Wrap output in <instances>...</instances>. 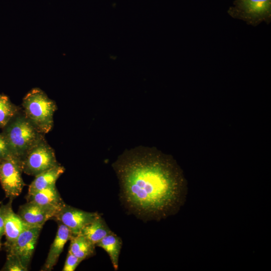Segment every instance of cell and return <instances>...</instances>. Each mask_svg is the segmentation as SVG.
I'll use <instances>...</instances> for the list:
<instances>
[{
  "label": "cell",
  "instance_id": "cell-13",
  "mask_svg": "<svg viewBox=\"0 0 271 271\" xmlns=\"http://www.w3.org/2000/svg\"><path fill=\"white\" fill-rule=\"evenodd\" d=\"M64 171V167L59 164L35 176L34 180L29 185L28 193L55 186L56 181Z\"/></svg>",
  "mask_w": 271,
  "mask_h": 271
},
{
  "label": "cell",
  "instance_id": "cell-1",
  "mask_svg": "<svg viewBox=\"0 0 271 271\" xmlns=\"http://www.w3.org/2000/svg\"><path fill=\"white\" fill-rule=\"evenodd\" d=\"M112 166L119 181V199L128 212L149 221L179 208L185 194L180 181L149 148L125 152Z\"/></svg>",
  "mask_w": 271,
  "mask_h": 271
},
{
  "label": "cell",
  "instance_id": "cell-2",
  "mask_svg": "<svg viewBox=\"0 0 271 271\" xmlns=\"http://www.w3.org/2000/svg\"><path fill=\"white\" fill-rule=\"evenodd\" d=\"M24 114L42 134L49 132L53 126V116L57 109L55 102L41 89L31 90L24 97Z\"/></svg>",
  "mask_w": 271,
  "mask_h": 271
},
{
  "label": "cell",
  "instance_id": "cell-6",
  "mask_svg": "<svg viewBox=\"0 0 271 271\" xmlns=\"http://www.w3.org/2000/svg\"><path fill=\"white\" fill-rule=\"evenodd\" d=\"M22 172L21 158L11 155L0 161V182L7 197L14 199L21 193L25 186Z\"/></svg>",
  "mask_w": 271,
  "mask_h": 271
},
{
  "label": "cell",
  "instance_id": "cell-16",
  "mask_svg": "<svg viewBox=\"0 0 271 271\" xmlns=\"http://www.w3.org/2000/svg\"><path fill=\"white\" fill-rule=\"evenodd\" d=\"M70 240L68 251L82 261L95 254V244L82 234L72 235Z\"/></svg>",
  "mask_w": 271,
  "mask_h": 271
},
{
  "label": "cell",
  "instance_id": "cell-5",
  "mask_svg": "<svg viewBox=\"0 0 271 271\" xmlns=\"http://www.w3.org/2000/svg\"><path fill=\"white\" fill-rule=\"evenodd\" d=\"M23 172L36 176L59 163L55 152L43 137L21 159Z\"/></svg>",
  "mask_w": 271,
  "mask_h": 271
},
{
  "label": "cell",
  "instance_id": "cell-17",
  "mask_svg": "<svg viewBox=\"0 0 271 271\" xmlns=\"http://www.w3.org/2000/svg\"><path fill=\"white\" fill-rule=\"evenodd\" d=\"M18 111L7 96L0 94V128L5 127Z\"/></svg>",
  "mask_w": 271,
  "mask_h": 271
},
{
  "label": "cell",
  "instance_id": "cell-9",
  "mask_svg": "<svg viewBox=\"0 0 271 271\" xmlns=\"http://www.w3.org/2000/svg\"><path fill=\"white\" fill-rule=\"evenodd\" d=\"M58 210L27 201L20 206L18 214L30 226H41L54 218Z\"/></svg>",
  "mask_w": 271,
  "mask_h": 271
},
{
  "label": "cell",
  "instance_id": "cell-20",
  "mask_svg": "<svg viewBox=\"0 0 271 271\" xmlns=\"http://www.w3.org/2000/svg\"><path fill=\"white\" fill-rule=\"evenodd\" d=\"M11 155H14L8 142L3 132L1 133H0V161Z\"/></svg>",
  "mask_w": 271,
  "mask_h": 271
},
{
  "label": "cell",
  "instance_id": "cell-4",
  "mask_svg": "<svg viewBox=\"0 0 271 271\" xmlns=\"http://www.w3.org/2000/svg\"><path fill=\"white\" fill-rule=\"evenodd\" d=\"M228 14L233 18L255 27L262 22L271 21V0H235Z\"/></svg>",
  "mask_w": 271,
  "mask_h": 271
},
{
  "label": "cell",
  "instance_id": "cell-21",
  "mask_svg": "<svg viewBox=\"0 0 271 271\" xmlns=\"http://www.w3.org/2000/svg\"><path fill=\"white\" fill-rule=\"evenodd\" d=\"M5 205L0 204V241L5 233Z\"/></svg>",
  "mask_w": 271,
  "mask_h": 271
},
{
  "label": "cell",
  "instance_id": "cell-14",
  "mask_svg": "<svg viewBox=\"0 0 271 271\" xmlns=\"http://www.w3.org/2000/svg\"><path fill=\"white\" fill-rule=\"evenodd\" d=\"M112 232L104 219L99 215L91 222L85 226L80 234L85 236L93 244H96Z\"/></svg>",
  "mask_w": 271,
  "mask_h": 271
},
{
  "label": "cell",
  "instance_id": "cell-8",
  "mask_svg": "<svg viewBox=\"0 0 271 271\" xmlns=\"http://www.w3.org/2000/svg\"><path fill=\"white\" fill-rule=\"evenodd\" d=\"M41 226H30L18 236L13 245L7 249V252L16 255L23 265L28 268L32 258Z\"/></svg>",
  "mask_w": 271,
  "mask_h": 271
},
{
  "label": "cell",
  "instance_id": "cell-3",
  "mask_svg": "<svg viewBox=\"0 0 271 271\" xmlns=\"http://www.w3.org/2000/svg\"><path fill=\"white\" fill-rule=\"evenodd\" d=\"M3 132L14 155L21 158L44 137L24 115L16 114Z\"/></svg>",
  "mask_w": 271,
  "mask_h": 271
},
{
  "label": "cell",
  "instance_id": "cell-15",
  "mask_svg": "<svg viewBox=\"0 0 271 271\" xmlns=\"http://www.w3.org/2000/svg\"><path fill=\"white\" fill-rule=\"evenodd\" d=\"M95 245L103 248L107 253L114 269L117 270L122 246L121 238L112 232L103 237Z\"/></svg>",
  "mask_w": 271,
  "mask_h": 271
},
{
  "label": "cell",
  "instance_id": "cell-7",
  "mask_svg": "<svg viewBox=\"0 0 271 271\" xmlns=\"http://www.w3.org/2000/svg\"><path fill=\"white\" fill-rule=\"evenodd\" d=\"M99 215L97 212L85 211L65 204L58 211L54 218L65 225L72 235H76L80 234L85 226Z\"/></svg>",
  "mask_w": 271,
  "mask_h": 271
},
{
  "label": "cell",
  "instance_id": "cell-11",
  "mask_svg": "<svg viewBox=\"0 0 271 271\" xmlns=\"http://www.w3.org/2000/svg\"><path fill=\"white\" fill-rule=\"evenodd\" d=\"M72 236L69 229L59 222L55 237L50 246L47 258L41 270L50 271L57 263L66 242Z\"/></svg>",
  "mask_w": 271,
  "mask_h": 271
},
{
  "label": "cell",
  "instance_id": "cell-10",
  "mask_svg": "<svg viewBox=\"0 0 271 271\" xmlns=\"http://www.w3.org/2000/svg\"><path fill=\"white\" fill-rule=\"evenodd\" d=\"M10 199L5 205V233L6 236L5 246L7 249L11 247L20 234L25 229L30 227L12 208V201Z\"/></svg>",
  "mask_w": 271,
  "mask_h": 271
},
{
  "label": "cell",
  "instance_id": "cell-19",
  "mask_svg": "<svg viewBox=\"0 0 271 271\" xmlns=\"http://www.w3.org/2000/svg\"><path fill=\"white\" fill-rule=\"evenodd\" d=\"M82 260L68 251L62 271H74Z\"/></svg>",
  "mask_w": 271,
  "mask_h": 271
},
{
  "label": "cell",
  "instance_id": "cell-22",
  "mask_svg": "<svg viewBox=\"0 0 271 271\" xmlns=\"http://www.w3.org/2000/svg\"><path fill=\"white\" fill-rule=\"evenodd\" d=\"M1 241H0V247H1Z\"/></svg>",
  "mask_w": 271,
  "mask_h": 271
},
{
  "label": "cell",
  "instance_id": "cell-12",
  "mask_svg": "<svg viewBox=\"0 0 271 271\" xmlns=\"http://www.w3.org/2000/svg\"><path fill=\"white\" fill-rule=\"evenodd\" d=\"M27 201L59 211L65 204L56 185L38 191L28 193Z\"/></svg>",
  "mask_w": 271,
  "mask_h": 271
},
{
  "label": "cell",
  "instance_id": "cell-18",
  "mask_svg": "<svg viewBox=\"0 0 271 271\" xmlns=\"http://www.w3.org/2000/svg\"><path fill=\"white\" fill-rule=\"evenodd\" d=\"M3 271H27L19 257L14 253L7 252L6 262L2 269Z\"/></svg>",
  "mask_w": 271,
  "mask_h": 271
},
{
  "label": "cell",
  "instance_id": "cell-23",
  "mask_svg": "<svg viewBox=\"0 0 271 271\" xmlns=\"http://www.w3.org/2000/svg\"><path fill=\"white\" fill-rule=\"evenodd\" d=\"M1 202H0V204H1Z\"/></svg>",
  "mask_w": 271,
  "mask_h": 271
}]
</instances>
